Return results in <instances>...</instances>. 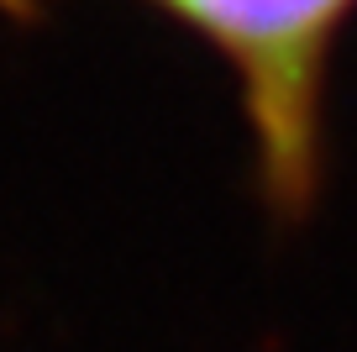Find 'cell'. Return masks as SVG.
<instances>
[{"label": "cell", "instance_id": "obj_1", "mask_svg": "<svg viewBox=\"0 0 357 352\" xmlns=\"http://www.w3.org/2000/svg\"><path fill=\"white\" fill-rule=\"evenodd\" d=\"M47 0H0V16H37ZM200 37L236 85L252 179L279 221L315 210L326 184L331 64L357 0H142Z\"/></svg>", "mask_w": 357, "mask_h": 352}]
</instances>
